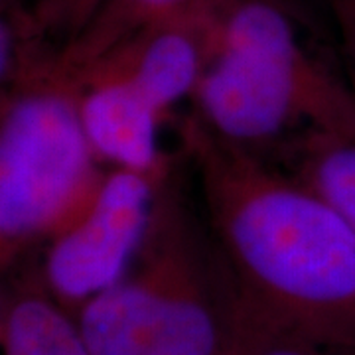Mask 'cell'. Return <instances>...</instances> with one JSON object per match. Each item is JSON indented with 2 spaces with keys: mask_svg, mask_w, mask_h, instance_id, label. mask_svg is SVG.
I'll use <instances>...</instances> for the list:
<instances>
[{
  "mask_svg": "<svg viewBox=\"0 0 355 355\" xmlns=\"http://www.w3.org/2000/svg\"><path fill=\"white\" fill-rule=\"evenodd\" d=\"M180 140L233 286L229 342L272 331L355 343V233L347 221L196 111L184 116Z\"/></svg>",
  "mask_w": 355,
  "mask_h": 355,
  "instance_id": "1",
  "label": "cell"
},
{
  "mask_svg": "<svg viewBox=\"0 0 355 355\" xmlns=\"http://www.w3.org/2000/svg\"><path fill=\"white\" fill-rule=\"evenodd\" d=\"M223 355H355V343H334L294 334L253 331L235 336Z\"/></svg>",
  "mask_w": 355,
  "mask_h": 355,
  "instance_id": "10",
  "label": "cell"
},
{
  "mask_svg": "<svg viewBox=\"0 0 355 355\" xmlns=\"http://www.w3.org/2000/svg\"><path fill=\"white\" fill-rule=\"evenodd\" d=\"M279 150L288 176L324 198L355 233V139L308 128Z\"/></svg>",
  "mask_w": 355,
  "mask_h": 355,
  "instance_id": "9",
  "label": "cell"
},
{
  "mask_svg": "<svg viewBox=\"0 0 355 355\" xmlns=\"http://www.w3.org/2000/svg\"><path fill=\"white\" fill-rule=\"evenodd\" d=\"M79 114L97 156L150 176L168 170L156 146V125L162 114L128 81L87 85L79 93Z\"/></svg>",
  "mask_w": 355,
  "mask_h": 355,
  "instance_id": "6",
  "label": "cell"
},
{
  "mask_svg": "<svg viewBox=\"0 0 355 355\" xmlns=\"http://www.w3.org/2000/svg\"><path fill=\"white\" fill-rule=\"evenodd\" d=\"M76 93L48 81L4 89L0 113V265L12 270L36 243L76 225L105 174Z\"/></svg>",
  "mask_w": 355,
  "mask_h": 355,
  "instance_id": "3",
  "label": "cell"
},
{
  "mask_svg": "<svg viewBox=\"0 0 355 355\" xmlns=\"http://www.w3.org/2000/svg\"><path fill=\"white\" fill-rule=\"evenodd\" d=\"M196 0H36L14 16L16 44L50 55L38 77L67 89V81L146 26L182 12Z\"/></svg>",
  "mask_w": 355,
  "mask_h": 355,
  "instance_id": "5",
  "label": "cell"
},
{
  "mask_svg": "<svg viewBox=\"0 0 355 355\" xmlns=\"http://www.w3.org/2000/svg\"><path fill=\"white\" fill-rule=\"evenodd\" d=\"M162 176L127 168L105 174L87 214L51 239L40 272L51 296L73 316L137 261Z\"/></svg>",
  "mask_w": 355,
  "mask_h": 355,
  "instance_id": "4",
  "label": "cell"
},
{
  "mask_svg": "<svg viewBox=\"0 0 355 355\" xmlns=\"http://www.w3.org/2000/svg\"><path fill=\"white\" fill-rule=\"evenodd\" d=\"M0 347L2 355H91L76 316L36 270L20 272L2 291Z\"/></svg>",
  "mask_w": 355,
  "mask_h": 355,
  "instance_id": "8",
  "label": "cell"
},
{
  "mask_svg": "<svg viewBox=\"0 0 355 355\" xmlns=\"http://www.w3.org/2000/svg\"><path fill=\"white\" fill-rule=\"evenodd\" d=\"M338 34L340 64L355 101V0H322Z\"/></svg>",
  "mask_w": 355,
  "mask_h": 355,
  "instance_id": "11",
  "label": "cell"
},
{
  "mask_svg": "<svg viewBox=\"0 0 355 355\" xmlns=\"http://www.w3.org/2000/svg\"><path fill=\"white\" fill-rule=\"evenodd\" d=\"M162 310L158 268L139 251L137 266L76 314L91 355H148Z\"/></svg>",
  "mask_w": 355,
  "mask_h": 355,
  "instance_id": "7",
  "label": "cell"
},
{
  "mask_svg": "<svg viewBox=\"0 0 355 355\" xmlns=\"http://www.w3.org/2000/svg\"><path fill=\"white\" fill-rule=\"evenodd\" d=\"M304 28L266 0H219L214 42L191 93L196 113L254 154L314 128L355 139V101L340 71L308 50Z\"/></svg>",
  "mask_w": 355,
  "mask_h": 355,
  "instance_id": "2",
  "label": "cell"
},
{
  "mask_svg": "<svg viewBox=\"0 0 355 355\" xmlns=\"http://www.w3.org/2000/svg\"><path fill=\"white\" fill-rule=\"evenodd\" d=\"M275 6H279L280 10L292 16L298 24L302 26L304 30L318 34L320 28H318L316 20V4L314 0H266Z\"/></svg>",
  "mask_w": 355,
  "mask_h": 355,
  "instance_id": "12",
  "label": "cell"
}]
</instances>
